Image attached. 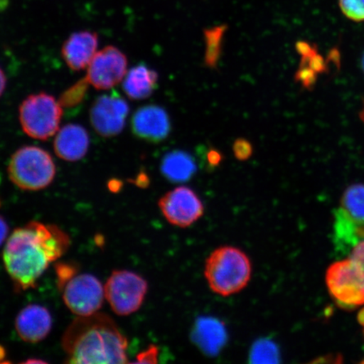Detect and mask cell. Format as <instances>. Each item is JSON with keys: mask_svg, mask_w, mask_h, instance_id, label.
<instances>
[{"mask_svg": "<svg viewBox=\"0 0 364 364\" xmlns=\"http://www.w3.org/2000/svg\"><path fill=\"white\" fill-rule=\"evenodd\" d=\"M70 244V236L55 225L31 221L14 231L4 247L3 260L16 290L35 288L40 277Z\"/></svg>", "mask_w": 364, "mask_h": 364, "instance_id": "6da1fadb", "label": "cell"}, {"mask_svg": "<svg viewBox=\"0 0 364 364\" xmlns=\"http://www.w3.org/2000/svg\"><path fill=\"white\" fill-rule=\"evenodd\" d=\"M127 340L110 316H79L68 327L62 347L70 363H127Z\"/></svg>", "mask_w": 364, "mask_h": 364, "instance_id": "7a4b0ae2", "label": "cell"}, {"mask_svg": "<svg viewBox=\"0 0 364 364\" xmlns=\"http://www.w3.org/2000/svg\"><path fill=\"white\" fill-rule=\"evenodd\" d=\"M252 273V262L247 255L229 245L213 250L205 264L204 275L209 288L224 297L243 290Z\"/></svg>", "mask_w": 364, "mask_h": 364, "instance_id": "3957f363", "label": "cell"}, {"mask_svg": "<svg viewBox=\"0 0 364 364\" xmlns=\"http://www.w3.org/2000/svg\"><path fill=\"white\" fill-rule=\"evenodd\" d=\"M10 180L25 191H40L52 184L56 175L53 159L45 149L24 146L16 150L8 166Z\"/></svg>", "mask_w": 364, "mask_h": 364, "instance_id": "277c9868", "label": "cell"}, {"mask_svg": "<svg viewBox=\"0 0 364 364\" xmlns=\"http://www.w3.org/2000/svg\"><path fill=\"white\" fill-rule=\"evenodd\" d=\"M63 117V107L45 92L33 94L22 102L19 118L23 131L31 138L47 140L56 135Z\"/></svg>", "mask_w": 364, "mask_h": 364, "instance_id": "5b68a950", "label": "cell"}, {"mask_svg": "<svg viewBox=\"0 0 364 364\" xmlns=\"http://www.w3.org/2000/svg\"><path fill=\"white\" fill-rule=\"evenodd\" d=\"M148 282L138 273L113 271L105 285V295L118 316H126L138 311L148 292Z\"/></svg>", "mask_w": 364, "mask_h": 364, "instance_id": "8992f818", "label": "cell"}, {"mask_svg": "<svg viewBox=\"0 0 364 364\" xmlns=\"http://www.w3.org/2000/svg\"><path fill=\"white\" fill-rule=\"evenodd\" d=\"M63 299L70 311L78 316L97 313L103 306L105 286L88 273L76 275L63 289Z\"/></svg>", "mask_w": 364, "mask_h": 364, "instance_id": "52a82bcc", "label": "cell"}, {"mask_svg": "<svg viewBox=\"0 0 364 364\" xmlns=\"http://www.w3.org/2000/svg\"><path fill=\"white\" fill-rule=\"evenodd\" d=\"M127 73V58L114 46H107L95 53L87 68L85 78L98 90L115 87L124 81Z\"/></svg>", "mask_w": 364, "mask_h": 364, "instance_id": "ba28073f", "label": "cell"}, {"mask_svg": "<svg viewBox=\"0 0 364 364\" xmlns=\"http://www.w3.org/2000/svg\"><path fill=\"white\" fill-rule=\"evenodd\" d=\"M159 208L171 225L179 228L193 225L204 213L201 199L186 186H179L164 195L159 199Z\"/></svg>", "mask_w": 364, "mask_h": 364, "instance_id": "9c48e42d", "label": "cell"}, {"mask_svg": "<svg viewBox=\"0 0 364 364\" xmlns=\"http://www.w3.org/2000/svg\"><path fill=\"white\" fill-rule=\"evenodd\" d=\"M129 105L116 92L103 95L95 100L90 111V124L104 138L120 134L124 129Z\"/></svg>", "mask_w": 364, "mask_h": 364, "instance_id": "30bf717a", "label": "cell"}, {"mask_svg": "<svg viewBox=\"0 0 364 364\" xmlns=\"http://www.w3.org/2000/svg\"><path fill=\"white\" fill-rule=\"evenodd\" d=\"M326 284L331 295L343 306L364 304V284L355 273L349 259L331 266L326 273Z\"/></svg>", "mask_w": 364, "mask_h": 364, "instance_id": "8fae6325", "label": "cell"}, {"mask_svg": "<svg viewBox=\"0 0 364 364\" xmlns=\"http://www.w3.org/2000/svg\"><path fill=\"white\" fill-rule=\"evenodd\" d=\"M171 124L167 112L156 105L140 107L132 118V130L138 138L159 143L170 134Z\"/></svg>", "mask_w": 364, "mask_h": 364, "instance_id": "7c38bea8", "label": "cell"}, {"mask_svg": "<svg viewBox=\"0 0 364 364\" xmlns=\"http://www.w3.org/2000/svg\"><path fill=\"white\" fill-rule=\"evenodd\" d=\"M15 326L21 340L36 343L49 335L53 318L47 308L39 304H29L18 314Z\"/></svg>", "mask_w": 364, "mask_h": 364, "instance_id": "4fadbf2b", "label": "cell"}, {"mask_svg": "<svg viewBox=\"0 0 364 364\" xmlns=\"http://www.w3.org/2000/svg\"><path fill=\"white\" fill-rule=\"evenodd\" d=\"M98 35L90 31H81L70 36L62 47V57L73 71L87 68L97 53Z\"/></svg>", "mask_w": 364, "mask_h": 364, "instance_id": "5bb4252c", "label": "cell"}, {"mask_svg": "<svg viewBox=\"0 0 364 364\" xmlns=\"http://www.w3.org/2000/svg\"><path fill=\"white\" fill-rule=\"evenodd\" d=\"M58 157L68 162L79 161L88 153L90 136L83 126L67 124L58 131L53 143Z\"/></svg>", "mask_w": 364, "mask_h": 364, "instance_id": "9a60e30c", "label": "cell"}, {"mask_svg": "<svg viewBox=\"0 0 364 364\" xmlns=\"http://www.w3.org/2000/svg\"><path fill=\"white\" fill-rule=\"evenodd\" d=\"M364 238V227L359 225L343 208L335 213L333 242L338 254L349 253Z\"/></svg>", "mask_w": 364, "mask_h": 364, "instance_id": "2e32d148", "label": "cell"}, {"mask_svg": "<svg viewBox=\"0 0 364 364\" xmlns=\"http://www.w3.org/2000/svg\"><path fill=\"white\" fill-rule=\"evenodd\" d=\"M158 78L156 70H151L144 63H140L127 73L122 88L131 100L139 101L153 94L157 87Z\"/></svg>", "mask_w": 364, "mask_h": 364, "instance_id": "e0dca14e", "label": "cell"}, {"mask_svg": "<svg viewBox=\"0 0 364 364\" xmlns=\"http://www.w3.org/2000/svg\"><path fill=\"white\" fill-rule=\"evenodd\" d=\"M161 170L164 176L172 182L190 180L197 171L194 158L183 150H173L164 156Z\"/></svg>", "mask_w": 364, "mask_h": 364, "instance_id": "ac0fdd59", "label": "cell"}, {"mask_svg": "<svg viewBox=\"0 0 364 364\" xmlns=\"http://www.w3.org/2000/svg\"><path fill=\"white\" fill-rule=\"evenodd\" d=\"M341 208L359 225L364 227V185L354 184L345 191Z\"/></svg>", "mask_w": 364, "mask_h": 364, "instance_id": "d6986e66", "label": "cell"}, {"mask_svg": "<svg viewBox=\"0 0 364 364\" xmlns=\"http://www.w3.org/2000/svg\"><path fill=\"white\" fill-rule=\"evenodd\" d=\"M226 29V26H220L204 31L205 42H206L204 63L205 65L212 70H215L220 62L223 38Z\"/></svg>", "mask_w": 364, "mask_h": 364, "instance_id": "ffe728a7", "label": "cell"}, {"mask_svg": "<svg viewBox=\"0 0 364 364\" xmlns=\"http://www.w3.org/2000/svg\"><path fill=\"white\" fill-rule=\"evenodd\" d=\"M89 85V82L85 77L84 79L77 82L75 85L71 86L65 93H63L58 101L63 108L74 107L82 102L85 97L86 92H87Z\"/></svg>", "mask_w": 364, "mask_h": 364, "instance_id": "44dd1931", "label": "cell"}, {"mask_svg": "<svg viewBox=\"0 0 364 364\" xmlns=\"http://www.w3.org/2000/svg\"><path fill=\"white\" fill-rule=\"evenodd\" d=\"M339 6L349 20L364 21V0H339Z\"/></svg>", "mask_w": 364, "mask_h": 364, "instance_id": "7402d4cb", "label": "cell"}, {"mask_svg": "<svg viewBox=\"0 0 364 364\" xmlns=\"http://www.w3.org/2000/svg\"><path fill=\"white\" fill-rule=\"evenodd\" d=\"M58 289L63 291L68 282L74 279L78 272L75 263L58 262L55 265Z\"/></svg>", "mask_w": 364, "mask_h": 364, "instance_id": "603a6c76", "label": "cell"}, {"mask_svg": "<svg viewBox=\"0 0 364 364\" xmlns=\"http://www.w3.org/2000/svg\"><path fill=\"white\" fill-rule=\"evenodd\" d=\"M233 152L236 159L240 161H247L253 154V146L249 140L240 138L235 141Z\"/></svg>", "mask_w": 364, "mask_h": 364, "instance_id": "cb8c5ba5", "label": "cell"}, {"mask_svg": "<svg viewBox=\"0 0 364 364\" xmlns=\"http://www.w3.org/2000/svg\"><path fill=\"white\" fill-rule=\"evenodd\" d=\"M316 73L311 68L306 66H299V70L296 73L295 80L301 83L304 88L311 89L316 81Z\"/></svg>", "mask_w": 364, "mask_h": 364, "instance_id": "d4e9b609", "label": "cell"}, {"mask_svg": "<svg viewBox=\"0 0 364 364\" xmlns=\"http://www.w3.org/2000/svg\"><path fill=\"white\" fill-rule=\"evenodd\" d=\"M349 259L364 275V241L359 242L356 247L353 249L351 256H350Z\"/></svg>", "mask_w": 364, "mask_h": 364, "instance_id": "484cf974", "label": "cell"}, {"mask_svg": "<svg viewBox=\"0 0 364 364\" xmlns=\"http://www.w3.org/2000/svg\"><path fill=\"white\" fill-rule=\"evenodd\" d=\"M159 349L156 346L151 345L144 352L136 356V363H156L158 362Z\"/></svg>", "mask_w": 364, "mask_h": 364, "instance_id": "4316f807", "label": "cell"}, {"mask_svg": "<svg viewBox=\"0 0 364 364\" xmlns=\"http://www.w3.org/2000/svg\"><path fill=\"white\" fill-rule=\"evenodd\" d=\"M206 159L208 165L211 169L220 165L224 159V156L220 151V150L215 148H210L208 149L206 153Z\"/></svg>", "mask_w": 364, "mask_h": 364, "instance_id": "83f0119b", "label": "cell"}, {"mask_svg": "<svg viewBox=\"0 0 364 364\" xmlns=\"http://www.w3.org/2000/svg\"><path fill=\"white\" fill-rule=\"evenodd\" d=\"M9 234V225L4 218L0 215V247L6 240Z\"/></svg>", "mask_w": 364, "mask_h": 364, "instance_id": "f1b7e54d", "label": "cell"}, {"mask_svg": "<svg viewBox=\"0 0 364 364\" xmlns=\"http://www.w3.org/2000/svg\"><path fill=\"white\" fill-rule=\"evenodd\" d=\"M135 184L139 188H147L149 183V179L146 174V173L144 171H141L136 177V179L134 180Z\"/></svg>", "mask_w": 364, "mask_h": 364, "instance_id": "f546056e", "label": "cell"}, {"mask_svg": "<svg viewBox=\"0 0 364 364\" xmlns=\"http://www.w3.org/2000/svg\"><path fill=\"white\" fill-rule=\"evenodd\" d=\"M122 186V181L117 179H112L108 182V188L112 191V193L119 192Z\"/></svg>", "mask_w": 364, "mask_h": 364, "instance_id": "4dcf8cb0", "label": "cell"}, {"mask_svg": "<svg viewBox=\"0 0 364 364\" xmlns=\"http://www.w3.org/2000/svg\"><path fill=\"white\" fill-rule=\"evenodd\" d=\"M7 84V79L6 74H4L1 68H0V97L4 93V91L6 90Z\"/></svg>", "mask_w": 364, "mask_h": 364, "instance_id": "1f68e13d", "label": "cell"}, {"mask_svg": "<svg viewBox=\"0 0 364 364\" xmlns=\"http://www.w3.org/2000/svg\"><path fill=\"white\" fill-rule=\"evenodd\" d=\"M6 350L4 349L3 346L0 345V363H6Z\"/></svg>", "mask_w": 364, "mask_h": 364, "instance_id": "d6a6232c", "label": "cell"}, {"mask_svg": "<svg viewBox=\"0 0 364 364\" xmlns=\"http://www.w3.org/2000/svg\"><path fill=\"white\" fill-rule=\"evenodd\" d=\"M43 363L45 361L41 360V359H30V360L26 361L24 363Z\"/></svg>", "mask_w": 364, "mask_h": 364, "instance_id": "836d02e7", "label": "cell"}, {"mask_svg": "<svg viewBox=\"0 0 364 364\" xmlns=\"http://www.w3.org/2000/svg\"><path fill=\"white\" fill-rule=\"evenodd\" d=\"M359 321H360L362 324L364 325V309L363 311L360 313V315H359Z\"/></svg>", "mask_w": 364, "mask_h": 364, "instance_id": "e575fe53", "label": "cell"}, {"mask_svg": "<svg viewBox=\"0 0 364 364\" xmlns=\"http://www.w3.org/2000/svg\"><path fill=\"white\" fill-rule=\"evenodd\" d=\"M360 117L362 118V120L364 122V109L362 111V112L360 113Z\"/></svg>", "mask_w": 364, "mask_h": 364, "instance_id": "d590c367", "label": "cell"}, {"mask_svg": "<svg viewBox=\"0 0 364 364\" xmlns=\"http://www.w3.org/2000/svg\"><path fill=\"white\" fill-rule=\"evenodd\" d=\"M362 63H363V71H364V55H363V58Z\"/></svg>", "mask_w": 364, "mask_h": 364, "instance_id": "8d00e7d4", "label": "cell"}, {"mask_svg": "<svg viewBox=\"0 0 364 364\" xmlns=\"http://www.w3.org/2000/svg\"><path fill=\"white\" fill-rule=\"evenodd\" d=\"M2 177L1 175H0V184H1Z\"/></svg>", "mask_w": 364, "mask_h": 364, "instance_id": "74e56055", "label": "cell"}, {"mask_svg": "<svg viewBox=\"0 0 364 364\" xmlns=\"http://www.w3.org/2000/svg\"><path fill=\"white\" fill-rule=\"evenodd\" d=\"M0 206H1V202H0Z\"/></svg>", "mask_w": 364, "mask_h": 364, "instance_id": "f35d334b", "label": "cell"}]
</instances>
